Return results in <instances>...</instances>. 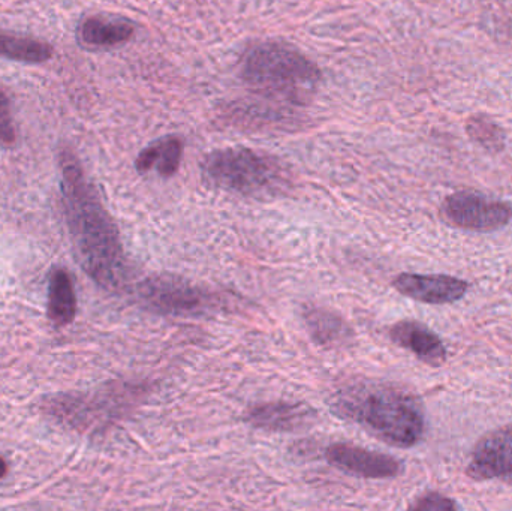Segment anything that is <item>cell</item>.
Returning <instances> with one entry per match:
<instances>
[{"label": "cell", "instance_id": "cell-1", "mask_svg": "<svg viewBox=\"0 0 512 511\" xmlns=\"http://www.w3.org/2000/svg\"><path fill=\"white\" fill-rule=\"evenodd\" d=\"M60 168L63 206L81 266L96 284L117 290L125 284L126 264L116 225L69 150L60 153Z\"/></svg>", "mask_w": 512, "mask_h": 511}, {"label": "cell", "instance_id": "cell-2", "mask_svg": "<svg viewBox=\"0 0 512 511\" xmlns=\"http://www.w3.org/2000/svg\"><path fill=\"white\" fill-rule=\"evenodd\" d=\"M340 419L361 426L388 446L411 449L426 435L423 405L411 393L387 384H358L331 401Z\"/></svg>", "mask_w": 512, "mask_h": 511}, {"label": "cell", "instance_id": "cell-3", "mask_svg": "<svg viewBox=\"0 0 512 511\" xmlns=\"http://www.w3.org/2000/svg\"><path fill=\"white\" fill-rule=\"evenodd\" d=\"M201 174L212 188L243 197H271L279 194L286 183L276 159L246 147H227L209 153L201 164Z\"/></svg>", "mask_w": 512, "mask_h": 511}, {"label": "cell", "instance_id": "cell-4", "mask_svg": "<svg viewBox=\"0 0 512 511\" xmlns=\"http://www.w3.org/2000/svg\"><path fill=\"white\" fill-rule=\"evenodd\" d=\"M242 78L252 86L291 90L315 86L321 80V71L298 48L285 42L264 41L246 51Z\"/></svg>", "mask_w": 512, "mask_h": 511}, {"label": "cell", "instance_id": "cell-5", "mask_svg": "<svg viewBox=\"0 0 512 511\" xmlns=\"http://www.w3.org/2000/svg\"><path fill=\"white\" fill-rule=\"evenodd\" d=\"M137 293L141 305L161 315L195 317L206 314L213 306L209 293L179 276H152L141 282Z\"/></svg>", "mask_w": 512, "mask_h": 511}, {"label": "cell", "instance_id": "cell-6", "mask_svg": "<svg viewBox=\"0 0 512 511\" xmlns=\"http://www.w3.org/2000/svg\"><path fill=\"white\" fill-rule=\"evenodd\" d=\"M441 216L451 227L474 233H490L510 224L512 207L481 192L459 191L445 198Z\"/></svg>", "mask_w": 512, "mask_h": 511}, {"label": "cell", "instance_id": "cell-7", "mask_svg": "<svg viewBox=\"0 0 512 511\" xmlns=\"http://www.w3.org/2000/svg\"><path fill=\"white\" fill-rule=\"evenodd\" d=\"M466 474L475 482L496 480L512 486V423L490 431L478 440Z\"/></svg>", "mask_w": 512, "mask_h": 511}, {"label": "cell", "instance_id": "cell-8", "mask_svg": "<svg viewBox=\"0 0 512 511\" xmlns=\"http://www.w3.org/2000/svg\"><path fill=\"white\" fill-rule=\"evenodd\" d=\"M325 458L333 467L364 479H394L403 473L402 462L393 456L352 444H333L325 452Z\"/></svg>", "mask_w": 512, "mask_h": 511}, {"label": "cell", "instance_id": "cell-9", "mask_svg": "<svg viewBox=\"0 0 512 511\" xmlns=\"http://www.w3.org/2000/svg\"><path fill=\"white\" fill-rule=\"evenodd\" d=\"M393 287L409 299L426 305H450L466 296L469 284L448 275H417L402 273L393 281Z\"/></svg>", "mask_w": 512, "mask_h": 511}, {"label": "cell", "instance_id": "cell-10", "mask_svg": "<svg viewBox=\"0 0 512 511\" xmlns=\"http://www.w3.org/2000/svg\"><path fill=\"white\" fill-rule=\"evenodd\" d=\"M131 21L111 15H90L78 23L77 41L86 50H110L126 44L134 36Z\"/></svg>", "mask_w": 512, "mask_h": 511}, {"label": "cell", "instance_id": "cell-11", "mask_svg": "<svg viewBox=\"0 0 512 511\" xmlns=\"http://www.w3.org/2000/svg\"><path fill=\"white\" fill-rule=\"evenodd\" d=\"M394 344L411 351L418 360L438 368L447 360V348L435 332L414 320H403L390 329Z\"/></svg>", "mask_w": 512, "mask_h": 511}, {"label": "cell", "instance_id": "cell-12", "mask_svg": "<svg viewBox=\"0 0 512 511\" xmlns=\"http://www.w3.org/2000/svg\"><path fill=\"white\" fill-rule=\"evenodd\" d=\"M315 419V411L304 404L274 402L258 405L246 413L245 420L255 429L271 432H294L306 428Z\"/></svg>", "mask_w": 512, "mask_h": 511}, {"label": "cell", "instance_id": "cell-13", "mask_svg": "<svg viewBox=\"0 0 512 511\" xmlns=\"http://www.w3.org/2000/svg\"><path fill=\"white\" fill-rule=\"evenodd\" d=\"M182 156V140L174 135H167L141 150L135 159V168L140 174L156 171L161 177H173L179 171Z\"/></svg>", "mask_w": 512, "mask_h": 511}, {"label": "cell", "instance_id": "cell-14", "mask_svg": "<svg viewBox=\"0 0 512 511\" xmlns=\"http://www.w3.org/2000/svg\"><path fill=\"white\" fill-rule=\"evenodd\" d=\"M54 48L48 42L32 36L0 32V59L39 65L53 57Z\"/></svg>", "mask_w": 512, "mask_h": 511}, {"label": "cell", "instance_id": "cell-15", "mask_svg": "<svg viewBox=\"0 0 512 511\" xmlns=\"http://www.w3.org/2000/svg\"><path fill=\"white\" fill-rule=\"evenodd\" d=\"M48 317L57 327L68 326L74 321L77 312V297L74 284L66 270H56L48 288Z\"/></svg>", "mask_w": 512, "mask_h": 511}, {"label": "cell", "instance_id": "cell-16", "mask_svg": "<svg viewBox=\"0 0 512 511\" xmlns=\"http://www.w3.org/2000/svg\"><path fill=\"white\" fill-rule=\"evenodd\" d=\"M304 320L316 344L337 347L351 338L349 327L333 312L321 308H309L304 312Z\"/></svg>", "mask_w": 512, "mask_h": 511}, {"label": "cell", "instance_id": "cell-17", "mask_svg": "<svg viewBox=\"0 0 512 511\" xmlns=\"http://www.w3.org/2000/svg\"><path fill=\"white\" fill-rule=\"evenodd\" d=\"M469 137L489 152H501L505 146L504 129L484 114H475L466 122Z\"/></svg>", "mask_w": 512, "mask_h": 511}, {"label": "cell", "instance_id": "cell-18", "mask_svg": "<svg viewBox=\"0 0 512 511\" xmlns=\"http://www.w3.org/2000/svg\"><path fill=\"white\" fill-rule=\"evenodd\" d=\"M15 140H17V132L12 120L11 102L8 95L0 89V146H12Z\"/></svg>", "mask_w": 512, "mask_h": 511}, {"label": "cell", "instance_id": "cell-19", "mask_svg": "<svg viewBox=\"0 0 512 511\" xmlns=\"http://www.w3.org/2000/svg\"><path fill=\"white\" fill-rule=\"evenodd\" d=\"M409 509L418 511H453L460 510L462 507L456 501L451 500V498L445 497V495L438 494V492H429V494L418 498L414 504H411Z\"/></svg>", "mask_w": 512, "mask_h": 511}, {"label": "cell", "instance_id": "cell-20", "mask_svg": "<svg viewBox=\"0 0 512 511\" xmlns=\"http://www.w3.org/2000/svg\"><path fill=\"white\" fill-rule=\"evenodd\" d=\"M6 473H8V465H6L5 459L0 456V479H3Z\"/></svg>", "mask_w": 512, "mask_h": 511}]
</instances>
